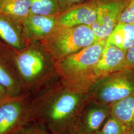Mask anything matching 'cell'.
I'll use <instances>...</instances> for the list:
<instances>
[{
    "instance_id": "6da1fadb",
    "label": "cell",
    "mask_w": 134,
    "mask_h": 134,
    "mask_svg": "<svg viewBox=\"0 0 134 134\" xmlns=\"http://www.w3.org/2000/svg\"><path fill=\"white\" fill-rule=\"evenodd\" d=\"M90 100L87 91L60 78L32 96V121L51 134H73L81 110Z\"/></svg>"
},
{
    "instance_id": "7a4b0ae2",
    "label": "cell",
    "mask_w": 134,
    "mask_h": 134,
    "mask_svg": "<svg viewBox=\"0 0 134 134\" xmlns=\"http://www.w3.org/2000/svg\"><path fill=\"white\" fill-rule=\"evenodd\" d=\"M14 60L24 91L31 96L60 79L54 60L39 41L29 40L23 49L14 50Z\"/></svg>"
},
{
    "instance_id": "3957f363",
    "label": "cell",
    "mask_w": 134,
    "mask_h": 134,
    "mask_svg": "<svg viewBox=\"0 0 134 134\" xmlns=\"http://www.w3.org/2000/svg\"><path fill=\"white\" fill-rule=\"evenodd\" d=\"M107 38L55 61L58 75L63 81L87 91L91 85V70L100 59Z\"/></svg>"
},
{
    "instance_id": "277c9868",
    "label": "cell",
    "mask_w": 134,
    "mask_h": 134,
    "mask_svg": "<svg viewBox=\"0 0 134 134\" xmlns=\"http://www.w3.org/2000/svg\"><path fill=\"white\" fill-rule=\"evenodd\" d=\"M98 41L90 26L56 25L51 33L39 42L56 61Z\"/></svg>"
},
{
    "instance_id": "5b68a950",
    "label": "cell",
    "mask_w": 134,
    "mask_h": 134,
    "mask_svg": "<svg viewBox=\"0 0 134 134\" xmlns=\"http://www.w3.org/2000/svg\"><path fill=\"white\" fill-rule=\"evenodd\" d=\"M91 100L111 105L134 93V71L128 69L96 80L88 91Z\"/></svg>"
},
{
    "instance_id": "8992f818",
    "label": "cell",
    "mask_w": 134,
    "mask_h": 134,
    "mask_svg": "<svg viewBox=\"0 0 134 134\" xmlns=\"http://www.w3.org/2000/svg\"><path fill=\"white\" fill-rule=\"evenodd\" d=\"M31 98L24 93L0 104V134H19L32 122Z\"/></svg>"
},
{
    "instance_id": "52a82bcc",
    "label": "cell",
    "mask_w": 134,
    "mask_h": 134,
    "mask_svg": "<svg viewBox=\"0 0 134 134\" xmlns=\"http://www.w3.org/2000/svg\"><path fill=\"white\" fill-rule=\"evenodd\" d=\"M130 0H96V21L91 25L99 41L107 38L119 23L120 15Z\"/></svg>"
},
{
    "instance_id": "ba28073f",
    "label": "cell",
    "mask_w": 134,
    "mask_h": 134,
    "mask_svg": "<svg viewBox=\"0 0 134 134\" xmlns=\"http://www.w3.org/2000/svg\"><path fill=\"white\" fill-rule=\"evenodd\" d=\"M14 50L0 40V85L11 97L25 93L15 66Z\"/></svg>"
},
{
    "instance_id": "9c48e42d",
    "label": "cell",
    "mask_w": 134,
    "mask_h": 134,
    "mask_svg": "<svg viewBox=\"0 0 134 134\" xmlns=\"http://www.w3.org/2000/svg\"><path fill=\"white\" fill-rule=\"evenodd\" d=\"M111 114V106L90 100L81 110L73 134H97Z\"/></svg>"
},
{
    "instance_id": "30bf717a",
    "label": "cell",
    "mask_w": 134,
    "mask_h": 134,
    "mask_svg": "<svg viewBox=\"0 0 134 134\" xmlns=\"http://www.w3.org/2000/svg\"><path fill=\"white\" fill-rule=\"evenodd\" d=\"M127 52L106 42L100 59L91 70V85L97 79L125 69Z\"/></svg>"
},
{
    "instance_id": "8fae6325",
    "label": "cell",
    "mask_w": 134,
    "mask_h": 134,
    "mask_svg": "<svg viewBox=\"0 0 134 134\" xmlns=\"http://www.w3.org/2000/svg\"><path fill=\"white\" fill-rule=\"evenodd\" d=\"M96 0H88L59 13L56 16V24L67 27L91 26L96 21Z\"/></svg>"
},
{
    "instance_id": "7c38bea8",
    "label": "cell",
    "mask_w": 134,
    "mask_h": 134,
    "mask_svg": "<svg viewBox=\"0 0 134 134\" xmlns=\"http://www.w3.org/2000/svg\"><path fill=\"white\" fill-rule=\"evenodd\" d=\"M56 16L29 14L22 23L26 40L41 41L46 38L57 25Z\"/></svg>"
},
{
    "instance_id": "4fadbf2b",
    "label": "cell",
    "mask_w": 134,
    "mask_h": 134,
    "mask_svg": "<svg viewBox=\"0 0 134 134\" xmlns=\"http://www.w3.org/2000/svg\"><path fill=\"white\" fill-rule=\"evenodd\" d=\"M0 40L16 51L25 46L22 23L0 14Z\"/></svg>"
},
{
    "instance_id": "5bb4252c",
    "label": "cell",
    "mask_w": 134,
    "mask_h": 134,
    "mask_svg": "<svg viewBox=\"0 0 134 134\" xmlns=\"http://www.w3.org/2000/svg\"><path fill=\"white\" fill-rule=\"evenodd\" d=\"M111 115L124 125L129 131H134V93L111 105Z\"/></svg>"
},
{
    "instance_id": "9a60e30c",
    "label": "cell",
    "mask_w": 134,
    "mask_h": 134,
    "mask_svg": "<svg viewBox=\"0 0 134 134\" xmlns=\"http://www.w3.org/2000/svg\"><path fill=\"white\" fill-rule=\"evenodd\" d=\"M106 42L127 51L134 46V24L118 23L107 37Z\"/></svg>"
},
{
    "instance_id": "2e32d148",
    "label": "cell",
    "mask_w": 134,
    "mask_h": 134,
    "mask_svg": "<svg viewBox=\"0 0 134 134\" xmlns=\"http://www.w3.org/2000/svg\"><path fill=\"white\" fill-rule=\"evenodd\" d=\"M0 14L19 22L30 14L29 0H0Z\"/></svg>"
},
{
    "instance_id": "e0dca14e",
    "label": "cell",
    "mask_w": 134,
    "mask_h": 134,
    "mask_svg": "<svg viewBox=\"0 0 134 134\" xmlns=\"http://www.w3.org/2000/svg\"><path fill=\"white\" fill-rule=\"evenodd\" d=\"M30 14L43 15H57L60 13L58 0H29Z\"/></svg>"
},
{
    "instance_id": "ac0fdd59",
    "label": "cell",
    "mask_w": 134,
    "mask_h": 134,
    "mask_svg": "<svg viewBox=\"0 0 134 134\" xmlns=\"http://www.w3.org/2000/svg\"><path fill=\"white\" fill-rule=\"evenodd\" d=\"M128 132L124 125L111 114L96 134H126Z\"/></svg>"
},
{
    "instance_id": "d6986e66",
    "label": "cell",
    "mask_w": 134,
    "mask_h": 134,
    "mask_svg": "<svg viewBox=\"0 0 134 134\" xmlns=\"http://www.w3.org/2000/svg\"><path fill=\"white\" fill-rule=\"evenodd\" d=\"M119 23L134 24V0H130L120 15Z\"/></svg>"
},
{
    "instance_id": "ffe728a7",
    "label": "cell",
    "mask_w": 134,
    "mask_h": 134,
    "mask_svg": "<svg viewBox=\"0 0 134 134\" xmlns=\"http://www.w3.org/2000/svg\"><path fill=\"white\" fill-rule=\"evenodd\" d=\"M19 134H51L42 127L32 122Z\"/></svg>"
},
{
    "instance_id": "44dd1931",
    "label": "cell",
    "mask_w": 134,
    "mask_h": 134,
    "mask_svg": "<svg viewBox=\"0 0 134 134\" xmlns=\"http://www.w3.org/2000/svg\"><path fill=\"white\" fill-rule=\"evenodd\" d=\"M88 0H58L60 7V13L74 5L80 4Z\"/></svg>"
},
{
    "instance_id": "7402d4cb",
    "label": "cell",
    "mask_w": 134,
    "mask_h": 134,
    "mask_svg": "<svg viewBox=\"0 0 134 134\" xmlns=\"http://www.w3.org/2000/svg\"><path fill=\"white\" fill-rule=\"evenodd\" d=\"M126 68L134 71V46L130 48L127 52Z\"/></svg>"
},
{
    "instance_id": "603a6c76",
    "label": "cell",
    "mask_w": 134,
    "mask_h": 134,
    "mask_svg": "<svg viewBox=\"0 0 134 134\" xmlns=\"http://www.w3.org/2000/svg\"><path fill=\"white\" fill-rule=\"evenodd\" d=\"M11 97L8 94L4 88L0 85V104Z\"/></svg>"
},
{
    "instance_id": "cb8c5ba5",
    "label": "cell",
    "mask_w": 134,
    "mask_h": 134,
    "mask_svg": "<svg viewBox=\"0 0 134 134\" xmlns=\"http://www.w3.org/2000/svg\"><path fill=\"white\" fill-rule=\"evenodd\" d=\"M126 134H134V131H129Z\"/></svg>"
}]
</instances>
